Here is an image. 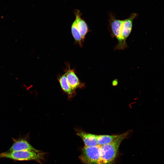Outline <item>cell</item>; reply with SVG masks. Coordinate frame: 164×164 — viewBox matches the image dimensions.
I'll return each instance as SVG.
<instances>
[{
  "label": "cell",
  "instance_id": "obj_1",
  "mask_svg": "<svg viewBox=\"0 0 164 164\" xmlns=\"http://www.w3.org/2000/svg\"><path fill=\"white\" fill-rule=\"evenodd\" d=\"M129 132L118 135L111 142L101 146V157L99 164H112L118 154L122 141L128 136Z\"/></svg>",
  "mask_w": 164,
  "mask_h": 164
},
{
  "label": "cell",
  "instance_id": "obj_2",
  "mask_svg": "<svg viewBox=\"0 0 164 164\" xmlns=\"http://www.w3.org/2000/svg\"><path fill=\"white\" fill-rule=\"evenodd\" d=\"M44 153L40 152L21 151L0 153V159L5 158L16 161L35 160L39 162L44 159Z\"/></svg>",
  "mask_w": 164,
  "mask_h": 164
},
{
  "label": "cell",
  "instance_id": "obj_3",
  "mask_svg": "<svg viewBox=\"0 0 164 164\" xmlns=\"http://www.w3.org/2000/svg\"><path fill=\"white\" fill-rule=\"evenodd\" d=\"M100 157L101 146L98 145L84 146L79 156L80 160L84 164H99Z\"/></svg>",
  "mask_w": 164,
  "mask_h": 164
},
{
  "label": "cell",
  "instance_id": "obj_4",
  "mask_svg": "<svg viewBox=\"0 0 164 164\" xmlns=\"http://www.w3.org/2000/svg\"><path fill=\"white\" fill-rule=\"evenodd\" d=\"M109 26L111 35L118 41V43L115 50H123L122 45V31L123 20L116 19L111 15L109 20Z\"/></svg>",
  "mask_w": 164,
  "mask_h": 164
},
{
  "label": "cell",
  "instance_id": "obj_5",
  "mask_svg": "<svg viewBox=\"0 0 164 164\" xmlns=\"http://www.w3.org/2000/svg\"><path fill=\"white\" fill-rule=\"evenodd\" d=\"M137 16L136 13H133L131 14L128 18L123 20L122 31L123 50L124 49L127 47L126 40L132 31L133 21Z\"/></svg>",
  "mask_w": 164,
  "mask_h": 164
},
{
  "label": "cell",
  "instance_id": "obj_6",
  "mask_svg": "<svg viewBox=\"0 0 164 164\" xmlns=\"http://www.w3.org/2000/svg\"><path fill=\"white\" fill-rule=\"evenodd\" d=\"M13 141L14 142L12 145L7 152L26 150L39 152L32 147L27 140L24 138L14 139Z\"/></svg>",
  "mask_w": 164,
  "mask_h": 164
},
{
  "label": "cell",
  "instance_id": "obj_7",
  "mask_svg": "<svg viewBox=\"0 0 164 164\" xmlns=\"http://www.w3.org/2000/svg\"><path fill=\"white\" fill-rule=\"evenodd\" d=\"M76 134L82 139L85 146H92L98 145L97 135L87 133L80 130L76 131Z\"/></svg>",
  "mask_w": 164,
  "mask_h": 164
},
{
  "label": "cell",
  "instance_id": "obj_8",
  "mask_svg": "<svg viewBox=\"0 0 164 164\" xmlns=\"http://www.w3.org/2000/svg\"><path fill=\"white\" fill-rule=\"evenodd\" d=\"M65 74L68 82L73 89L75 90L83 86V84L80 82L74 71L71 69L70 67L68 68Z\"/></svg>",
  "mask_w": 164,
  "mask_h": 164
},
{
  "label": "cell",
  "instance_id": "obj_9",
  "mask_svg": "<svg viewBox=\"0 0 164 164\" xmlns=\"http://www.w3.org/2000/svg\"><path fill=\"white\" fill-rule=\"evenodd\" d=\"M75 20L76 22L78 29L80 34L83 40H84L88 32V29L86 22L81 18L79 11H77L76 13Z\"/></svg>",
  "mask_w": 164,
  "mask_h": 164
},
{
  "label": "cell",
  "instance_id": "obj_10",
  "mask_svg": "<svg viewBox=\"0 0 164 164\" xmlns=\"http://www.w3.org/2000/svg\"><path fill=\"white\" fill-rule=\"evenodd\" d=\"M58 80L62 89L69 97H72L75 95V90L73 89L69 84L65 73L60 77Z\"/></svg>",
  "mask_w": 164,
  "mask_h": 164
},
{
  "label": "cell",
  "instance_id": "obj_11",
  "mask_svg": "<svg viewBox=\"0 0 164 164\" xmlns=\"http://www.w3.org/2000/svg\"><path fill=\"white\" fill-rule=\"evenodd\" d=\"M118 136L117 135H97V145L100 146L110 143L115 139Z\"/></svg>",
  "mask_w": 164,
  "mask_h": 164
},
{
  "label": "cell",
  "instance_id": "obj_12",
  "mask_svg": "<svg viewBox=\"0 0 164 164\" xmlns=\"http://www.w3.org/2000/svg\"><path fill=\"white\" fill-rule=\"evenodd\" d=\"M72 35L77 42H78L80 46H82L81 41L83 40L81 36L78 29L77 23L75 20L73 23L71 27Z\"/></svg>",
  "mask_w": 164,
  "mask_h": 164
}]
</instances>
